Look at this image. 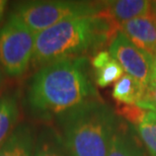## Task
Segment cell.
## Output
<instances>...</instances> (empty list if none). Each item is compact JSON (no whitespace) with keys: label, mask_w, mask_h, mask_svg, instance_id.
<instances>
[{"label":"cell","mask_w":156,"mask_h":156,"mask_svg":"<svg viewBox=\"0 0 156 156\" xmlns=\"http://www.w3.org/2000/svg\"><path fill=\"white\" fill-rule=\"evenodd\" d=\"M36 34L11 14L0 29V67L9 76H20L29 69L35 50Z\"/></svg>","instance_id":"cell-5"},{"label":"cell","mask_w":156,"mask_h":156,"mask_svg":"<svg viewBox=\"0 0 156 156\" xmlns=\"http://www.w3.org/2000/svg\"><path fill=\"white\" fill-rule=\"evenodd\" d=\"M108 52L126 74L148 88L153 74V55L136 47L121 32L111 42Z\"/></svg>","instance_id":"cell-6"},{"label":"cell","mask_w":156,"mask_h":156,"mask_svg":"<svg viewBox=\"0 0 156 156\" xmlns=\"http://www.w3.org/2000/svg\"><path fill=\"white\" fill-rule=\"evenodd\" d=\"M153 79H156V52L153 55V74H152V80Z\"/></svg>","instance_id":"cell-19"},{"label":"cell","mask_w":156,"mask_h":156,"mask_svg":"<svg viewBox=\"0 0 156 156\" xmlns=\"http://www.w3.org/2000/svg\"><path fill=\"white\" fill-rule=\"evenodd\" d=\"M152 12V1L147 0H116L102 2L98 14L118 24Z\"/></svg>","instance_id":"cell-8"},{"label":"cell","mask_w":156,"mask_h":156,"mask_svg":"<svg viewBox=\"0 0 156 156\" xmlns=\"http://www.w3.org/2000/svg\"><path fill=\"white\" fill-rule=\"evenodd\" d=\"M119 26L98 13L62 20L36 34L32 65L42 68L64 59L82 57L88 50L113 41Z\"/></svg>","instance_id":"cell-2"},{"label":"cell","mask_w":156,"mask_h":156,"mask_svg":"<svg viewBox=\"0 0 156 156\" xmlns=\"http://www.w3.org/2000/svg\"><path fill=\"white\" fill-rule=\"evenodd\" d=\"M87 70V59H64L37 71L27 93L30 111L39 119L70 113L90 101H98Z\"/></svg>","instance_id":"cell-1"},{"label":"cell","mask_w":156,"mask_h":156,"mask_svg":"<svg viewBox=\"0 0 156 156\" xmlns=\"http://www.w3.org/2000/svg\"><path fill=\"white\" fill-rule=\"evenodd\" d=\"M36 137L33 127L27 123L17 125L0 147V156H34Z\"/></svg>","instance_id":"cell-9"},{"label":"cell","mask_w":156,"mask_h":156,"mask_svg":"<svg viewBox=\"0 0 156 156\" xmlns=\"http://www.w3.org/2000/svg\"><path fill=\"white\" fill-rule=\"evenodd\" d=\"M146 90L147 88L141 85L136 79L125 73L114 84L112 95L119 104L138 105Z\"/></svg>","instance_id":"cell-12"},{"label":"cell","mask_w":156,"mask_h":156,"mask_svg":"<svg viewBox=\"0 0 156 156\" xmlns=\"http://www.w3.org/2000/svg\"><path fill=\"white\" fill-rule=\"evenodd\" d=\"M6 5H7V1L6 0H0V20H2L3 14L5 12Z\"/></svg>","instance_id":"cell-17"},{"label":"cell","mask_w":156,"mask_h":156,"mask_svg":"<svg viewBox=\"0 0 156 156\" xmlns=\"http://www.w3.org/2000/svg\"><path fill=\"white\" fill-rule=\"evenodd\" d=\"M102 2L85 1H26L15 5L13 13L34 34L47 30L62 20L94 15Z\"/></svg>","instance_id":"cell-4"},{"label":"cell","mask_w":156,"mask_h":156,"mask_svg":"<svg viewBox=\"0 0 156 156\" xmlns=\"http://www.w3.org/2000/svg\"><path fill=\"white\" fill-rule=\"evenodd\" d=\"M108 156H146V153L131 128L118 123Z\"/></svg>","instance_id":"cell-10"},{"label":"cell","mask_w":156,"mask_h":156,"mask_svg":"<svg viewBox=\"0 0 156 156\" xmlns=\"http://www.w3.org/2000/svg\"><path fill=\"white\" fill-rule=\"evenodd\" d=\"M69 156H108L118 126L116 114L105 104L90 101L61 117Z\"/></svg>","instance_id":"cell-3"},{"label":"cell","mask_w":156,"mask_h":156,"mask_svg":"<svg viewBox=\"0 0 156 156\" xmlns=\"http://www.w3.org/2000/svg\"><path fill=\"white\" fill-rule=\"evenodd\" d=\"M135 129L148 153L156 156V113L146 111L143 120L135 126Z\"/></svg>","instance_id":"cell-15"},{"label":"cell","mask_w":156,"mask_h":156,"mask_svg":"<svg viewBox=\"0 0 156 156\" xmlns=\"http://www.w3.org/2000/svg\"><path fill=\"white\" fill-rule=\"evenodd\" d=\"M91 65L94 69L95 83L99 87H107L112 83H116L125 74L124 69L110 52L101 51L91 60Z\"/></svg>","instance_id":"cell-11"},{"label":"cell","mask_w":156,"mask_h":156,"mask_svg":"<svg viewBox=\"0 0 156 156\" xmlns=\"http://www.w3.org/2000/svg\"><path fill=\"white\" fill-rule=\"evenodd\" d=\"M18 116L17 96L15 94L0 96V147L15 129Z\"/></svg>","instance_id":"cell-13"},{"label":"cell","mask_w":156,"mask_h":156,"mask_svg":"<svg viewBox=\"0 0 156 156\" xmlns=\"http://www.w3.org/2000/svg\"><path fill=\"white\" fill-rule=\"evenodd\" d=\"M152 12L156 15V1H152Z\"/></svg>","instance_id":"cell-20"},{"label":"cell","mask_w":156,"mask_h":156,"mask_svg":"<svg viewBox=\"0 0 156 156\" xmlns=\"http://www.w3.org/2000/svg\"><path fill=\"white\" fill-rule=\"evenodd\" d=\"M119 32L148 54L154 55L156 52V15L153 12L120 23Z\"/></svg>","instance_id":"cell-7"},{"label":"cell","mask_w":156,"mask_h":156,"mask_svg":"<svg viewBox=\"0 0 156 156\" xmlns=\"http://www.w3.org/2000/svg\"><path fill=\"white\" fill-rule=\"evenodd\" d=\"M34 156H69L64 139L57 131L46 128L39 134Z\"/></svg>","instance_id":"cell-14"},{"label":"cell","mask_w":156,"mask_h":156,"mask_svg":"<svg viewBox=\"0 0 156 156\" xmlns=\"http://www.w3.org/2000/svg\"><path fill=\"white\" fill-rule=\"evenodd\" d=\"M137 107L156 113V79H153L150 82L142 101Z\"/></svg>","instance_id":"cell-16"},{"label":"cell","mask_w":156,"mask_h":156,"mask_svg":"<svg viewBox=\"0 0 156 156\" xmlns=\"http://www.w3.org/2000/svg\"><path fill=\"white\" fill-rule=\"evenodd\" d=\"M4 71L2 70V68L0 67V91L2 90L3 86H4L5 83V75H4Z\"/></svg>","instance_id":"cell-18"}]
</instances>
